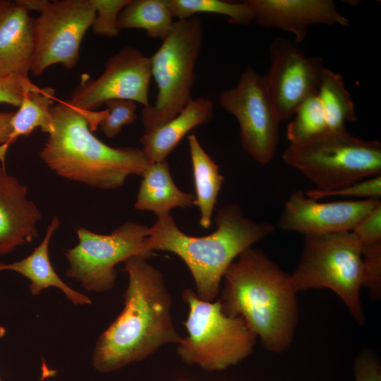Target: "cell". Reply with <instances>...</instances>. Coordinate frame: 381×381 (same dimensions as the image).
I'll use <instances>...</instances> for the list:
<instances>
[{
    "instance_id": "1",
    "label": "cell",
    "mask_w": 381,
    "mask_h": 381,
    "mask_svg": "<svg viewBox=\"0 0 381 381\" xmlns=\"http://www.w3.org/2000/svg\"><path fill=\"white\" fill-rule=\"evenodd\" d=\"M123 263L128 277L124 307L99 337L92 354L93 367L101 373L140 361L183 338L172 322L171 297L162 272L140 255Z\"/></svg>"
},
{
    "instance_id": "2",
    "label": "cell",
    "mask_w": 381,
    "mask_h": 381,
    "mask_svg": "<svg viewBox=\"0 0 381 381\" xmlns=\"http://www.w3.org/2000/svg\"><path fill=\"white\" fill-rule=\"evenodd\" d=\"M219 298L224 313L241 317L265 348L280 353L292 342L298 310L291 274L253 246L226 270Z\"/></svg>"
},
{
    "instance_id": "3",
    "label": "cell",
    "mask_w": 381,
    "mask_h": 381,
    "mask_svg": "<svg viewBox=\"0 0 381 381\" xmlns=\"http://www.w3.org/2000/svg\"><path fill=\"white\" fill-rule=\"evenodd\" d=\"M214 224L216 229L210 234L189 236L167 214L157 217L147 238L152 252H171L184 262L193 278L195 294L207 302L214 301L226 270L238 256L276 229L271 222L246 217L235 203L221 207Z\"/></svg>"
},
{
    "instance_id": "4",
    "label": "cell",
    "mask_w": 381,
    "mask_h": 381,
    "mask_svg": "<svg viewBox=\"0 0 381 381\" xmlns=\"http://www.w3.org/2000/svg\"><path fill=\"white\" fill-rule=\"evenodd\" d=\"M51 113L54 128L40 157L57 175L97 188L114 189L131 175L141 176L150 163L142 149L113 147L97 138L87 120L92 111L57 100Z\"/></svg>"
},
{
    "instance_id": "5",
    "label": "cell",
    "mask_w": 381,
    "mask_h": 381,
    "mask_svg": "<svg viewBox=\"0 0 381 381\" xmlns=\"http://www.w3.org/2000/svg\"><path fill=\"white\" fill-rule=\"evenodd\" d=\"M284 162L329 191L381 174V143L357 138L346 128L329 131L299 143H290Z\"/></svg>"
},
{
    "instance_id": "6",
    "label": "cell",
    "mask_w": 381,
    "mask_h": 381,
    "mask_svg": "<svg viewBox=\"0 0 381 381\" xmlns=\"http://www.w3.org/2000/svg\"><path fill=\"white\" fill-rule=\"evenodd\" d=\"M182 296L189 310L183 322L188 335L176 351L184 363L208 371L222 370L253 353L256 335L242 318L226 315L219 299L202 301L188 288Z\"/></svg>"
},
{
    "instance_id": "7",
    "label": "cell",
    "mask_w": 381,
    "mask_h": 381,
    "mask_svg": "<svg viewBox=\"0 0 381 381\" xmlns=\"http://www.w3.org/2000/svg\"><path fill=\"white\" fill-rule=\"evenodd\" d=\"M203 37L204 25L200 16L177 20L150 57L152 77L158 92L155 104L142 109L145 131L169 121L192 99L195 67Z\"/></svg>"
},
{
    "instance_id": "8",
    "label": "cell",
    "mask_w": 381,
    "mask_h": 381,
    "mask_svg": "<svg viewBox=\"0 0 381 381\" xmlns=\"http://www.w3.org/2000/svg\"><path fill=\"white\" fill-rule=\"evenodd\" d=\"M291 277L297 291L321 288L333 291L356 321L363 324L360 298L362 246L351 231L305 236L302 255Z\"/></svg>"
},
{
    "instance_id": "9",
    "label": "cell",
    "mask_w": 381,
    "mask_h": 381,
    "mask_svg": "<svg viewBox=\"0 0 381 381\" xmlns=\"http://www.w3.org/2000/svg\"><path fill=\"white\" fill-rule=\"evenodd\" d=\"M150 227L127 222L109 234H99L84 227H78V243L64 250L69 266L68 277L80 282L88 291L103 292L114 286L115 266L131 256L148 259L153 253L147 238Z\"/></svg>"
},
{
    "instance_id": "10",
    "label": "cell",
    "mask_w": 381,
    "mask_h": 381,
    "mask_svg": "<svg viewBox=\"0 0 381 381\" xmlns=\"http://www.w3.org/2000/svg\"><path fill=\"white\" fill-rule=\"evenodd\" d=\"M40 13L34 20L35 49L30 71L36 76L61 64L75 68L85 32L91 28L95 10L90 0H22Z\"/></svg>"
},
{
    "instance_id": "11",
    "label": "cell",
    "mask_w": 381,
    "mask_h": 381,
    "mask_svg": "<svg viewBox=\"0 0 381 381\" xmlns=\"http://www.w3.org/2000/svg\"><path fill=\"white\" fill-rule=\"evenodd\" d=\"M222 107L238 122L244 151L256 162L270 163L279 143V123L265 85L264 78L248 67L236 86L222 91Z\"/></svg>"
},
{
    "instance_id": "12",
    "label": "cell",
    "mask_w": 381,
    "mask_h": 381,
    "mask_svg": "<svg viewBox=\"0 0 381 381\" xmlns=\"http://www.w3.org/2000/svg\"><path fill=\"white\" fill-rule=\"evenodd\" d=\"M270 66L263 76L279 122L291 119L299 104L316 92L325 67L320 57L307 56L298 43L277 37L270 47Z\"/></svg>"
},
{
    "instance_id": "13",
    "label": "cell",
    "mask_w": 381,
    "mask_h": 381,
    "mask_svg": "<svg viewBox=\"0 0 381 381\" xmlns=\"http://www.w3.org/2000/svg\"><path fill=\"white\" fill-rule=\"evenodd\" d=\"M152 78L150 57L133 47H124L109 57L96 79L83 78L68 100L76 109L95 111L109 100L127 99L148 107Z\"/></svg>"
},
{
    "instance_id": "14",
    "label": "cell",
    "mask_w": 381,
    "mask_h": 381,
    "mask_svg": "<svg viewBox=\"0 0 381 381\" xmlns=\"http://www.w3.org/2000/svg\"><path fill=\"white\" fill-rule=\"evenodd\" d=\"M380 203V199L322 202L296 190L286 200L277 226L282 231L300 233L304 236L351 231Z\"/></svg>"
},
{
    "instance_id": "15",
    "label": "cell",
    "mask_w": 381,
    "mask_h": 381,
    "mask_svg": "<svg viewBox=\"0 0 381 381\" xmlns=\"http://www.w3.org/2000/svg\"><path fill=\"white\" fill-rule=\"evenodd\" d=\"M254 13V20L265 28L291 32L302 42L312 25L349 26L332 0H245Z\"/></svg>"
},
{
    "instance_id": "16",
    "label": "cell",
    "mask_w": 381,
    "mask_h": 381,
    "mask_svg": "<svg viewBox=\"0 0 381 381\" xmlns=\"http://www.w3.org/2000/svg\"><path fill=\"white\" fill-rule=\"evenodd\" d=\"M22 0H0V78L29 79L34 20Z\"/></svg>"
},
{
    "instance_id": "17",
    "label": "cell",
    "mask_w": 381,
    "mask_h": 381,
    "mask_svg": "<svg viewBox=\"0 0 381 381\" xmlns=\"http://www.w3.org/2000/svg\"><path fill=\"white\" fill-rule=\"evenodd\" d=\"M42 219L36 205L28 198V187L0 167V255L12 253L18 246L38 236Z\"/></svg>"
},
{
    "instance_id": "18",
    "label": "cell",
    "mask_w": 381,
    "mask_h": 381,
    "mask_svg": "<svg viewBox=\"0 0 381 381\" xmlns=\"http://www.w3.org/2000/svg\"><path fill=\"white\" fill-rule=\"evenodd\" d=\"M214 115V105L210 99H192L175 117L145 131L140 138L141 149L150 162L165 160L188 133L209 123Z\"/></svg>"
},
{
    "instance_id": "19",
    "label": "cell",
    "mask_w": 381,
    "mask_h": 381,
    "mask_svg": "<svg viewBox=\"0 0 381 381\" xmlns=\"http://www.w3.org/2000/svg\"><path fill=\"white\" fill-rule=\"evenodd\" d=\"M60 226L56 216H54L47 228L41 243L26 258L10 264H0V271L11 270L28 278L30 291L34 296L41 291L56 287L61 290L66 298L75 305L90 304L92 301L87 296L67 285L54 270L49 258V247L52 236Z\"/></svg>"
},
{
    "instance_id": "20",
    "label": "cell",
    "mask_w": 381,
    "mask_h": 381,
    "mask_svg": "<svg viewBox=\"0 0 381 381\" xmlns=\"http://www.w3.org/2000/svg\"><path fill=\"white\" fill-rule=\"evenodd\" d=\"M134 207L150 211L157 217L169 214L171 210L194 205L195 195L181 190L174 183L167 159L150 162L142 176Z\"/></svg>"
},
{
    "instance_id": "21",
    "label": "cell",
    "mask_w": 381,
    "mask_h": 381,
    "mask_svg": "<svg viewBox=\"0 0 381 381\" xmlns=\"http://www.w3.org/2000/svg\"><path fill=\"white\" fill-rule=\"evenodd\" d=\"M55 90L52 87H40L24 93L17 111L11 119L12 132L6 145L0 146V162L5 165V156L9 146L20 136H28L39 128L49 134L54 128L51 108L56 102Z\"/></svg>"
},
{
    "instance_id": "22",
    "label": "cell",
    "mask_w": 381,
    "mask_h": 381,
    "mask_svg": "<svg viewBox=\"0 0 381 381\" xmlns=\"http://www.w3.org/2000/svg\"><path fill=\"white\" fill-rule=\"evenodd\" d=\"M188 141L195 188L194 205L200 210V226L208 229L212 224L224 176L219 172V166L205 152L194 134L188 135Z\"/></svg>"
},
{
    "instance_id": "23",
    "label": "cell",
    "mask_w": 381,
    "mask_h": 381,
    "mask_svg": "<svg viewBox=\"0 0 381 381\" xmlns=\"http://www.w3.org/2000/svg\"><path fill=\"white\" fill-rule=\"evenodd\" d=\"M167 0H130L118 18L121 29H143L152 38L163 40L174 23Z\"/></svg>"
},
{
    "instance_id": "24",
    "label": "cell",
    "mask_w": 381,
    "mask_h": 381,
    "mask_svg": "<svg viewBox=\"0 0 381 381\" xmlns=\"http://www.w3.org/2000/svg\"><path fill=\"white\" fill-rule=\"evenodd\" d=\"M318 95L329 131L345 128L346 122L357 120L352 97L340 74L325 68L318 87Z\"/></svg>"
},
{
    "instance_id": "25",
    "label": "cell",
    "mask_w": 381,
    "mask_h": 381,
    "mask_svg": "<svg viewBox=\"0 0 381 381\" xmlns=\"http://www.w3.org/2000/svg\"><path fill=\"white\" fill-rule=\"evenodd\" d=\"M174 18L187 19L198 13H211L228 17L229 22L248 25L254 20V13L245 1L229 2L222 0H167Z\"/></svg>"
},
{
    "instance_id": "26",
    "label": "cell",
    "mask_w": 381,
    "mask_h": 381,
    "mask_svg": "<svg viewBox=\"0 0 381 381\" xmlns=\"http://www.w3.org/2000/svg\"><path fill=\"white\" fill-rule=\"evenodd\" d=\"M286 131L290 143H299L329 131L318 90L297 107Z\"/></svg>"
},
{
    "instance_id": "27",
    "label": "cell",
    "mask_w": 381,
    "mask_h": 381,
    "mask_svg": "<svg viewBox=\"0 0 381 381\" xmlns=\"http://www.w3.org/2000/svg\"><path fill=\"white\" fill-rule=\"evenodd\" d=\"M104 104L107 107V114L99 126L108 138L112 139L118 135L124 126L134 123L138 118V106L133 101L111 99Z\"/></svg>"
},
{
    "instance_id": "28",
    "label": "cell",
    "mask_w": 381,
    "mask_h": 381,
    "mask_svg": "<svg viewBox=\"0 0 381 381\" xmlns=\"http://www.w3.org/2000/svg\"><path fill=\"white\" fill-rule=\"evenodd\" d=\"M95 10L91 28L93 33L106 37H116L120 29L118 18L130 0H90Z\"/></svg>"
},
{
    "instance_id": "29",
    "label": "cell",
    "mask_w": 381,
    "mask_h": 381,
    "mask_svg": "<svg viewBox=\"0 0 381 381\" xmlns=\"http://www.w3.org/2000/svg\"><path fill=\"white\" fill-rule=\"evenodd\" d=\"M305 193L308 198L317 200L332 196L380 199L381 196V174L358 181L336 190L320 191L313 188L307 190Z\"/></svg>"
},
{
    "instance_id": "30",
    "label": "cell",
    "mask_w": 381,
    "mask_h": 381,
    "mask_svg": "<svg viewBox=\"0 0 381 381\" xmlns=\"http://www.w3.org/2000/svg\"><path fill=\"white\" fill-rule=\"evenodd\" d=\"M363 263V286L377 298L381 289V241L362 247Z\"/></svg>"
},
{
    "instance_id": "31",
    "label": "cell",
    "mask_w": 381,
    "mask_h": 381,
    "mask_svg": "<svg viewBox=\"0 0 381 381\" xmlns=\"http://www.w3.org/2000/svg\"><path fill=\"white\" fill-rule=\"evenodd\" d=\"M351 232L362 247L381 241V203L364 216Z\"/></svg>"
},
{
    "instance_id": "32",
    "label": "cell",
    "mask_w": 381,
    "mask_h": 381,
    "mask_svg": "<svg viewBox=\"0 0 381 381\" xmlns=\"http://www.w3.org/2000/svg\"><path fill=\"white\" fill-rule=\"evenodd\" d=\"M35 85L30 79L16 78H0V103H6L19 107L24 93L35 90Z\"/></svg>"
},
{
    "instance_id": "33",
    "label": "cell",
    "mask_w": 381,
    "mask_h": 381,
    "mask_svg": "<svg viewBox=\"0 0 381 381\" xmlns=\"http://www.w3.org/2000/svg\"><path fill=\"white\" fill-rule=\"evenodd\" d=\"M355 381H381L380 362L373 352L363 351L353 365Z\"/></svg>"
},
{
    "instance_id": "34",
    "label": "cell",
    "mask_w": 381,
    "mask_h": 381,
    "mask_svg": "<svg viewBox=\"0 0 381 381\" xmlns=\"http://www.w3.org/2000/svg\"><path fill=\"white\" fill-rule=\"evenodd\" d=\"M13 113L0 111V146L6 145L10 138Z\"/></svg>"
}]
</instances>
